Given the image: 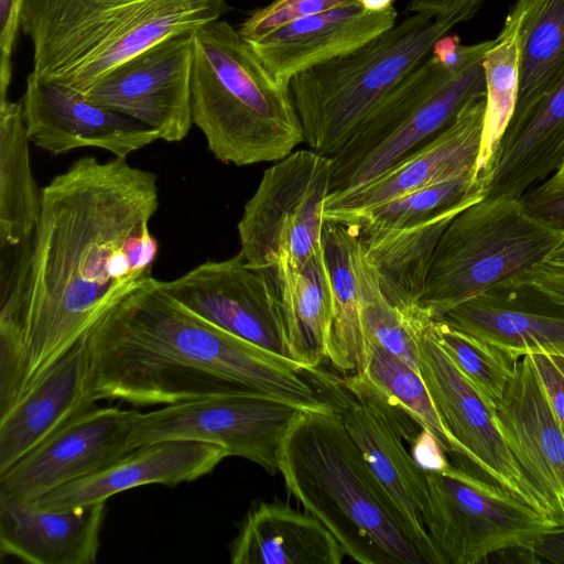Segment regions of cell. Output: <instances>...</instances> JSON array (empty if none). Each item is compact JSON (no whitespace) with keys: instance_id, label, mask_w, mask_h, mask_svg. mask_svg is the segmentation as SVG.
<instances>
[{"instance_id":"6da1fadb","label":"cell","mask_w":564,"mask_h":564,"mask_svg":"<svg viewBox=\"0 0 564 564\" xmlns=\"http://www.w3.org/2000/svg\"><path fill=\"white\" fill-rule=\"evenodd\" d=\"M158 176L83 156L42 188L32 235L2 248L0 415L130 292L152 278Z\"/></svg>"},{"instance_id":"7a4b0ae2","label":"cell","mask_w":564,"mask_h":564,"mask_svg":"<svg viewBox=\"0 0 564 564\" xmlns=\"http://www.w3.org/2000/svg\"><path fill=\"white\" fill-rule=\"evenodd\" d=\"M93 398L135 406L258 391L305 410L333 405L293 360L200 318L153 276L85 336Z\"/></svg>"},{"instance_id":"3957f363","label":"cell","mask_w":564,"mask_h":564,"mask_svg":"<svg viewBox=\"0 0 564 564\" xmlns=\"http://www.w3.org/2000/svg\"><path fill=\"white\" fill-rule=\"evenodd\" d=\"M286 489L361 564H431L339 414L303 410L280 447Z\"/></svg>"},{"instance_id":"277c9868","label":"cell","mask_w":564,"mask_h":564,"mask_svg":"<svg viewBox=\"0 0 564 564\" xmlns=\"http://www.w3.org/2000/svg\"><path fill=\"white\" fill-rule=\"evenodd\" d=\"M226 0H25L28 77L80 93L152 45L220 19Z\"/></svg>"},{"instance_id":"5b68a950","label":"cell","mask_w":564,"mask_h":564,"mask_svg":"<svg viewBox=\"0 0 564 564\" xmlns=\"http://www.w3.org/2000/svg\"><path fill=\"white\" fill-rule=\"evenodd\" d=\"M192 34V120L212 154L246 166L294 152L304 133L290 88L227 21L218 19Z\"/></svg>"},{"instance_id":"8992f818","label":"cell","mask_w":564,"mask_h":564,"mask_svg":"<svg viewBox=\"0 0 564 564\" xmlns=\"http://www.w3.org/2000/svg\"><path fill=\"white\" fill-rule=\"evenodd\" d=\"M492 40L464 45L440 37L356 127L332 156L330 193L364 184L449 126L460 110L486 96L482 62Z\"/></svg>"},{"instance_id":"52a82bcc","label":"cell","mask_w":564,"mask_h":564,"mask_svg":"<svg viewBox=\"0 0 564 564\" xmlns=\"http://www.w3.org/2000/svg\"><path fill=\"white\" fill-rule=\"evenodd\" d=\"M456 24L453 19L409 14L364 45L294 75L289 88L310 150L332 158Z\"/></svg>"},{"instance_id":"ba28073f","label":"cell","mask_w":564,"mask_h":564,"mask_svg":"<svg viewBox=\"0 0 564 564\" xmlns=\"http://www.w3.org/2000/svg\"><path fill=\"white\" fill-rule=\"evenodd\" d=\"M564 241V230L529 214L521 198L485 196L448 224L419 302L433 319L531 271Z\"/></svg>"},{"instance_id":"9c48e42d","label":"cell","mask_w":564,"mask_h":564,"mask_svg":"<svg viewBox=\"0 0 564 564\" xmlns=\"http://www.w3.org/2000/svg\"><path fill=\"white\" fill-rule=\"evenodd\" d=\"M423 520L447 564H477L497 552L530 550L560 529L500 485L449 464L426 470Z\"/></svg>"},{"instance_id":"30bf717a","label":"cell","mask_w":564,"mask_h":564,"mask_svg":"<svg viewBox=\"0 0 564 564\" xmlns=\"http://www.w3.org/2000/svg\"><path fill=\"white\" fill-rule=\"evenodd\" d=\"M332 158L297 150L267 169L237 225L240 253L254 270L281 258L304 264L323 247Z\"/></svg>"},{"instance_id":"8fae6325","label":"cell","mask_w":564,"mask_h":564,"mask_svg":"<svg viewBox=\"0 0 564 564\" xmlns=\"http://www.w3.org/2000/svg\"><path fill=\"white\" fill-rule=\"evenodd\" d=\"M303 410L267 393L234 392L135 411L130 442L134 449L164 440L215 443L273 476L283 438Z\"/></svg>"},{"instance_id":"7c38bea8","label":"cell","mask_w":564,"mask_h":564,"mask_svg":"<svg viewBox=\"0 0 564 564\" xmlns=\"http://www.w3.org/2000/svg\"><path fill=\"white\" fill-rule=\"evenodd\" d=\"M432 322L427 317L419 319V373L443 426L459 448L460 457L476 466L488 479L546 516L541 499L498 431L482 399L437 341Z\"/></svg>"},{"instance_id":"4fadbf2b","label":"cell","mask_w":564,"mask_h":564,"mask_svg":"<svg viewBox=\"0 0 564 564\" xmlns=\"http://www.w3.org/2000/svg\"><path fill=\"white\" fill-rule=\"evenodd\" d=\"M135 410L93 405L78 413L4 473L0 497L36 501L115 464L134 448Z\"/></svg>"},{"instance_id":"5bb4252c","label":"cell","mask_w":564,"mask_h":564,"mask_svg":"<svg viewBox=\"0 0 564 564\" xmlns=\"http://www.w3.org/2000/svg\"><path fill=\"white\" fill-rule=\"evenodd\" d=\"M192 32L165 39L137 54L101 77L84 95L153 129L160 140H183L193 124Z\"/></svg>"},{"instance_id":"9a60e30c","label":"cell","mask_w":564,"mask_h":564,"mask_svg":"<svg viewBox=\"0 0 564 564\" xmlns=\"http://www.w3.org/2000/svg\"><path fill=\"white\" fill-rule=\"evenodd\" d=\"M160 284L206 322L291 359L275 293L265 273L250 268L240 252L226 260L206 261Z\"/></svg>"},{"instance_id":"2e32d148","label":"cell","mask_w":564,"mask_h":564,"mask_svg":"<svg viewBox=\"0 0 564 564\" xmlns=\"http://www.w3.org/2000/svg\"><path fill=\"white\" fill-rule=\"evenodd\" d=\"M490 413L547 518L564 529V427L530 354L518 359L502 398Z\"/></svg>"},{"instance_id":"e0dca14e","label":"cell","mask_w":564,"mask_h":564,"mask_svg":"<svg viewBox=\"0 0 564 564\" xmlns=\"http://www.w3.org/2000/svg\"><path fill=\"white\" fill-rule=\"evenodd\" d=\"M485 110L486 96L468 104L449 126L380 175L329 194L324 220L345 223L389 200L477 169Z\"/></svg>"},{"instance_id":"ac0fdd59","label":"cell","mask_w":564,"mask_h":564,"mask_svg":"<svg viewBox=\"0 0 564 564\" xmlns=\"http://www.w3.org/2000/svg\"><path fill=\"white\" fill-rule=\"evenodd\" d=\"M21 102L29 141L53 154L98 148L127 159L160 140L153 129L61 84L26 76Z\"/></svg>"},{"instance_id":"d6986e66","label":"cell","mask_w":564,"mask_h":564,"mask_svg":"<svg viewBox=\"0 0 564 564\" xmlns=\"http://www.w3.org/2000/svg\"><path fill=\"white\" fill-rule=\"evenodd\" d=\"M322 395L339 414L344 426L382 488L401 514L411 535L431 564H447L423 520L426 476L402 437L367 402L335 380L319 379Z\"/></svg>"},{"instance_id":"ffe728a7","label":"cell","mask_w":564,"mask_h":564,"mask_svg":"<svg viewBox=\"0 0 564 564\" xmlns=\"http://www.w3.org/2000/svg\"><path fill=\"white\" fill-rule=\"evenodd\" d=\"M225 446L195 440H164L133 449L109 467L68 482L36 500L50 510L106 502L124 490L162 484L175 486L209 474L226 457Z\"/></svg>"},{"instance_id":"44dd1931","label":"cell","mask_w":564,"mask_h":564,"mask_svg":"<svg viewBox=\"0 0 564 564\" xmlns=\"http://www.w3.org/2000/svg\"><path fill=\"white\" fill-rule=\"evenodd\" d=\"M441 319L516 359L529 354L564 356V310L513 282L463 302Z\"/></svg>"},{"instance_id":"7402d4cb","label":"cell","mask_w":564,"mask_h":564,"mask_svg":"<svg viewBox=\"0 0 564 564\" xmlns=\"http://www.w3.org/2000/svg\"><path fill=\"white\" fill-rule=\"evenodd\" d=\"M397 17L394 7L371 12L356 2L299 19L249 44L289 87L297 73L364 45L395 25Z\"/></svg>"},{"instance_id":"603a6c76","label":"cell","mask_w":564,"mask_h":564,"mask_svg":"<svg viewBox=\"0 0 564 564\" xmlns=\"http://www.w3.org/2000/svg\"><path fill=\"white\" fill-rule=\"evenodd\" d=\"M95 403L84 337L0 415V474Z\"/></svg>"},{"instance_id":"cb8c5ba5","label":"cell","mask_w":564,"mask_h":564,"mask_svg":"<svg viewBox=\"0 0 564 564\" xmlns=\"http://www.w3.org/2000/svg\"><path fill=\"white\" fill-rule=\"evenodd\" d=\"M106 502L50 510L0 497V553L32 564H94Z\"/></svg>"},{"instance_id":"d4e9b609","label":"cell","mask_w":564,"mask_h":564,"mask_svg":"<svg viewBox=\"0 0 564 564\" xmlns=\"http://www.w3.org/2000/svg\"><path fill=\"white\" fill-rule=\"evenodd\" d=\"M229 555L232 564H340L346 552L308 511L261 501L239 523Z\"/></svg>"},{"instance_id":"484cf974","label":"cell","mask_w":564,"mask_h":564,"mask_svg":"<svg viewBox=\"0 0 564 564\" xmlns=\"http://www.w3.org/2000/svg\"><path fill=\"white\" fill-rule=\"evenodd\" d=\"M564 162V77L534 106L520 127L505 133L488 173L486 196L521 198Z\"/></svg>"},{"instance_id":"4316f807","label":"cell","mask_w":564,"mask_h":564,"mask_svg":"<svg viewBox=\"0 0 564 564\" xmlns=\"http://www.w3.org/2000/svg\"><path fill=\"white\" fill-rule=\"evenodd\" d=\"M262 271L278 300L291 360L315 369L327 358L333 317V288L323 247L302 265L281 258Z\"/></svg>"},{"instance_id":"83f0119b","label":"cell","mask_w":564,"mask_h":564,"mask_svg":"<svg viewBox=\"0 0 564 564\" xmlns=\"http://www.w3.org/2000/svg\"><path fill=\"white\" fill-rule=\"evenodd\" d=\"M484 197L468 199L416 224L392 230L356 234L375 265L387 299L400 311L417 306L437 242L462 210Z\"/></svg>"},{"instance_id":"f1b7e54d","label":"cell","mask_w":564,"mask_h":564,"mask_svg":"<svg viewBox=\"0 0 564 564\" xmlns=\"http://www.w3.org/2000/svg\"><path fill=\"white\" fill-rule=\"evenodd\" d=\"M542 0H514L502 29L482 62L486 110L477 172L482 178L513 116L521 66L523 33L531 13Z\"/></svg>"},{"instance_id":"f546056e","label":"cell","mask_w":564,"mask_h":564,"mask_svg":"<svg viewBox=\"0 0 564 564\" xmlns=\"http://www.w3.org/2000/svg\"><path fill=\"white\" fill-rule=\"evenodd\" d=\"M23 106L0 100V248L24 242L41 212L42 188L33 176Z\"/></svg>"},{"instance_id":"4dcf8cb0","label":"cell","mask_w":564,"mask_h":564,"mask_svg":"<svg viewBox=\"0 0 564 564\" xmlns=\"http://www.w3.org/2000/svg\"><path fill=\"white\" fill-rule=\"evenodd\" d=\"M354 245L355 232L350 227L325 221L323 251L333 288L327 358L336 369L350 373L360 371L364 365V336Z\"/></svg>"},{"instance_id":"1f68e13d","label":"cell","mask_w":564,"mask_h":564,"mask_svg":"<svg viewBox=\"0 0 564 564\" xmlns=\"http://www.w3.org/2000/svg\"><path fill=\"white\" fill-rule=\"evenodd\" d=\"M563 77L564 0H542L524 29L518 98L505 133L517 130Z\"/></svg>"},{"instance_id":"d6a6232c","label":"cell","mask_w":564,"mask_h":564,"mask_svg":"<svg viewBox=\"0 0 564 564\" xmlns=\"http://www.w3.org/2000/svg\"><path fill=\"white\" fill-rule=\"evenodd\" d=\"M477 169L370 208L341 223L357 234L403 228L425 220L468 199L485 197ZM339 224V223H338Z\"/></svg>"},{"instance_id":"836d02e7","label":"cell","mask_w":564,"mask_h":564,"mask_svg":"<svg viewBox=\"0 0 564 564\" xmlns=\"http://www.w3.org/2000/svg\"><path fill=\"white\" fill-rule=\"evenodd\" d=\"M360 372L380 390L405 406L425 429L437 437L446 454L460 457L459 448L443 426L417 370L378 344L365 341L364 365Z\"/></svg>"},{"instance_id":"e575fe53","label":"cell","mask_w":564,"mask_h":564,"mask_svg":"<svg viewBox=\"0 0 564 564\" xmlns=\"http://www.w3.org/2000/svg\"><path fill=\"white\" fill-rule=\"evenodd\" d=\"M431 326L440 345L491 412L502 398L518 359L442 319L433 321Z\"/></svg>"},{"instance_id":"d590c367","label":"cell","mask_w":564,"mask_h":564,"mask_svg":"<svg viewBox=\"0 0 564 564\" xmlns=\"http://www.w3.org/2000/svg\"><path fill=\"white\" fill-rule=\"evenodd\" d=\"M356 2L359 0H273L253 10L240 24L238 32L251 43L299 19Z\"/></svg>"},{"instance_id":"8d00e7d4","label":"cell","mask_w":564,"mask_h":564,"mask_svg":"<svg viewBox=\"0 0 564 564\" xmlns=\"http://www.w3.org/2000/svg\"><path fill=\"white\" fill-rule=\"evenodd\" d=\"M510 282L528 288L544 301L564 310V241L540 264Z\"/></svg>"},{"instance_id":"74e56055","label":"cell","mask_w":564,"mask_h":564,"mask_svg":"<svg viewBox=\"0 0 564 564\" xmlns=\"http://www.w3.org/2000/svg\"><path fill=\"white\" fill-rule=\"evenodd\" d=\"M521 200L529 214L564 230V167L527 191Z\"/></svg>"},{"instance_id":"f35d334b","label":"cell","mask_w":564,"mask_h":564,"mask_svg":"<svg viewBox=\"0 0 564 564\" xmlns=\"http://www.w3.org/2000/svg\"><path fill=\"white\" fill-rule=\"evenodd\" d=\"M25 0H0V100L8 98L12 79V57L21 30Z\"/></svg>"},{"instance_id":"ab89813d","label":"cell","mask_w":564,"mask_h":564,"mask_svg":"<svg viewBox=\"0 0 564 564\" xmlns=\"http://www.w3.org/2000/svg\"><path fill=\"white\" fill-rule=\"evenodd\" d=\"M530 355L551 405L564 427V356Z\"/></svg>"},{"instance_id":"60d3db41","label":"cell","mask_w":564,"mask_h":564,"mask_svg":"<svg viewBox=\"0 0 564 564\" xmlns=\"http://www.w3.org/2000/svg\"><path fill=\"white\" fill-rule=\"evenodd\" d=\"M487 0H409L404 13L432 19H453L458 23L471 19Z\"/></svg>"},{"instance_id":"b9f144b4","label":"cell","mask_w":564,"mask_h":564,"mask_svg":"<svg viewBox=\"0 0 564 564\" xmlns=\"http://www.w3.org/2000/svg\"><path fill=\"white\" fill-rule=\"evenodd\" d=\"M532 562L564 564V529L545 533L530 550Z\"/></svg>"},{"instance_id":"7bdbcfd3","label":"cell","mask_w":564,"mask_h":564,"mask_svg":"<svg viewBox=\"0 0 564 564\" xmlns=\"http://www.w3.org/2000/svg\"><path fill=\"white\" fill-rule=\"evenodd\" d=\"M359 2L366 10L371 12H382L394 7V0H359Z\"/></svg>"},{"instance_id":"ee69618b","label":"cell","mask_w":564,"mask_h":564,"mask_svg":"<svg viewBox=\"0 0 564 564\" xmlns=\"http://www.w3.org/2000/svg\"><path fill=\"white\" fill-rule=\"evenodd\" d=\"M561 167H564V162H563V164H562V166H561ZM561 167H560V169H561Z\"/></svg>"}]
</instances>
